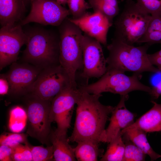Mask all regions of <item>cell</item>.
I'll list each match as a JSON object with an SVG mask.
<instances>
[{"label": "cell", "mask_w": 161, "mask_h": 161, "mask_svg": "<svg viewBox=\"0 0 161 161\" xmlns=\"http://www.w3.org/2000/svg\"><path fill=\"white\" fill-rule=\"evenodd\" d=\"M101 96L78 88L75 121L69 141L105 143V125L114 107L102 104L99 100Z\"/></svg>", "instance_id": "cell-1"}, {"label": "cell", "mask_w": 161, "mask_h": 161, "mask_svg": "<svg viewBox=\"0 0 161 161\" xmlns=\"http://www.w3.org/2000/svg\"><path fill=\"white\" fill-rule=\"evenodd\" d=\"M24 30L27 41L21 62L41 69L60 64L59 32L40 27H30Z\"/></svg>", "instance_id": "cell-2"}, {"label": "cell", "mask_w": 161, "mask_h": 161, "mask_svg": "<svg viewBox=\"0 0 161 161\" xmlns=\"http://www.w3.org/2000/svg\"><path fill=\"white\" fill-rule=\"evenodd\" d=\"M150 46L145 43L142 46L135 47L113 37L111 43L106 46L109 52L106 59L107 69L139 74L145 72H160L148 59L147 51Z\"/></svg>", "instance_id": "cell-3"}, {"label": "cell", "mask_w": 161, "mask_h": 161, "mask_svg": "<svg viewBox=\"0 0 161 161\" xmlns=\"http://www.w3.org/2000/svg\"><path fill=\"white\" fill-rule=\"evenodd\" d=\"M59 27L60 64L69 75L72 84L77 87L76 73L83 67L82 31L68 17Z\"/></svg>", "instance_id": "cell-4"}, {"label": "cell", "mask_w": 161, "mask_h": 161, "mask_svg": "<svg viewBox=\"0 0 161 161\" xmlns=\"http://www.w3.org/2000/svg\"><path fill=\"white\" fill-rule=\"evenodd\" d=\"M141 74L134 73L131 76L124 72L112 69H107L105 73L96 82L90 84H82L78 88L89 93L100 95L105 92L126 95L135 90L145 92L149 93L151 88L141 83Z\"/></svg>", "instance_id": "cell-5"}, {"label": "cell", "mask_w": 161, "mask_h": 161, "mask_svg": "<svg viewBox=\"0 0 161 161\" xmlns=\"http://www.w3.org/2000/svg\"><path fill=\"white\" fill-rule=\"evenodd\" d=\"M151 15L132 0H127L123 10L114 23V37L133 45L145 32Z\"/></svg>", "instance_id": "cell-6"}, {"label": "cell", "mask_w": 161, "mask_h": 161, "mask_svg": "<svg viewBox=\"0 0 161 161\" xmlns=\"http://www.w3.org/2000/svg\"><path fill=\"white\" fill-rule=\"evenodd\" d=\"M22 97L27 116V134L43 144L50 145L51 101L43 100L31 93Z\"/></svg>", "instance_id": "cell-7"}, {"label": "cell", "mask_w": 161, "mask_h": 161, "mask_svg": "<svg viewBox=\"0 0 161 161\" xmlns=\"http://www.w3.org/2000/svg\"><path fill=\"white\" fill-rule=\"evenodd\" d=\"M71 85L73 86L69 75L59 64L42 69L30 93L43 100L52 101L57 95Z\"/></svg>", "instance_id": "cell-8"}, {"label": "cell", "mask_w": 161, "mask_h": 161, "mask_svg": "<svg viewBox=\"0 0 161 161\" xmlns=\"http://www.w3.org/2000/svg\"><path fill=\"white\" fill-rule=\"evenodd\" d=\"M31 3L29 14L19 23L22 26L35 22L59 26L70 14L69 10L55 0H35Z\"/></svg>", "instance_id": "cell-9"}, {"label": "cell", "mask_w": 161, "mask_h": 161, "mask_svg": "<svg viewBox=\"0 0 161 161\" xmlns=\"http://www.w3.org/2000/svg\"><path fill=\"white\" fill-rule=\"evenodd\" d=\"M19 23L0 30V69L16 62L21 47L26 44L27 35Z\"/></svg>", "instance_id": "cell-10"}, {"label": "cell", "mask_w": 161, "mask_h": 161, "mask_svg": "<svg viewBox=\"0 0 161 161\" xmlns=\"http://www.w3.org/2000/svg\"><path fill=\"white\" fill-rule=\"evenodd\" d=\"M78 87L71 85L65 89L52 100L50 119L57 125L55 131L58 132L67 134L70 126L72 110L76 104Z\"/></svg>", "instance_id": "cell-11"}, {"label": "cell", "mask_w": 161, "mask_h": 161, "mask_svg": "<svg viewBox=\"0 0 161 161\" xmlns=\"http://www.w3.org/2000/svg\"><path fill=\"white\" fill-rule=\"evenodd\" d=\"M101 44L86 34L83 35L81 45L83 67L80 76L87 83L90 78L101 77L106 71V59Z\"/></svg>", "instance_id": "cell-12"}, {"label": "cell", "mask_w": 161, "mask_h": 161, "mask_svg": "<svg viewBox=\"0 0 161 161\" xmlns=\"http://www.w3.org/2000/svg\"><path fill=\"white\" fill-rule=\"evenodd\" d=\"M42 69L26 62H16L12 64L7 72L1 74L9 83L8 94L18 97L30 93Z\"/></svg>", "instance_id": "cell-13"}, {"label": "cell", "mask_w": 161, "mask_h": 161, "mask_svg": "<svg viewBox=\"0 0 161 161\" xmlns=\"http://www.w3.org/2000/svg\"><path fill=\"white\" fill-rule=\"evenodd\" d=\"M69 18L85 34L107 46V33L113 23L101 12L94 11L91 13L86 12L79 18Z\"/></svg>", "instance_id": "cell-14"}, {"label": "cell", "mask_w": 161, "mask_h": 161, "mask_svg": "<svg viewBox=\"0 0 161 161\" xmlns=\"http://www.w3.org/2000/svg\"><path fill=\"white\" fill-rule=\"evenodd\" d=\"M129 98L128 95L121 96L117 105L114 107L110 122L105 131V143H109L121 131L134 122L135 114L126 108L125 102Z\"/></svg>", "instance_id": "cell-15"}, {"label": "cell", "mask_w": 161, "mask_h": 161, "mask_svg": "<svg viewBox=\"0 0 161 161\" xmlns=\"http://www.w3.org/2000/svg\"><path fill=\"white\" fill-rule=\"evenodd\" d=\"M26 4L23 0H0L1 27L19 23L25 18Z\"/></svg>", "instance_id": "cell-16"}, {"label": "cell", "mask_w": 161, "mask_h": 161, "mask_svg": "<svg viewBox=\"0 0 161 161\" xmlns=\"http://www.w3.org/2000/svg\"><path fill=\"white\" fill-rule=\"evenodd\" d=\"M151 102L153 106L151 109L124 129L136 128L146 133L161 131V104Z\"/></svg>", "instance_id": "cell-17"}, {"label": "cell", "mask_w": 161, "mask_h": 161, "mask_svg": "<svg viewBox=\"0 0 161 161\" xmlns=\"http://www.w3.org/2000/svg\"><path fill=\"white\" fill-rule=\"evenodd\" d=\"M66 134L59 133L55 130L51 132L50 140L53 146L54 161L76 160L73 148L69 144Z\"/></svg>", "instance_id": "cell-18"}, {"label": "cell", "mask_w": 161, "mask_h": 161, "mask_svg": "<svg viewBox=\"0 0 161 161\" xmlns=\"http://www.w3.org/2000/svg\"><path fill=\"white\" fill-rule=\"evenodd\" d=\"M121 133L128 140L140 148L146 155L149 156L151 161H154L161 157V155L156 152L151 147L148 142L146 135V133L136 128L124 129Z\"/></svg>", "instance_id": "cell-19"}, {"label": "cell", "mask_w": 161, "mask_h": 161, "mask_svg": "<svg viewBox=\"0 0 161 161\" xmlns=\"http://www.w3.org/2000/svg\"><path fill=\"white\" fill-rule=\"evenodd\" d=\"M147 29L137 43L161 44V12L151 15Z\"/></svg>", "instance_id": "cell-20"}, {"label": "cell", "mask_w": 161, "mask_h": 161, "mask_svg": "<svg viewBox=\"0 0 161 161\" xmlns=\"http://www.w3.org/2000/svg\"><path fill=\"white\" fill-rule=\"evenodd\" d=\"M73 148L76 160L79 161H96L99 154L98 144L88 141L77 143Z\"/></svg>", "instance_id": "cell-21"}, {"label": "cell", "mask_w": 161, "mask_h": 161, "mask_svg": "<svg viewBox=\"0 0 161 161\" xmlns=\"http://www.w3.org/2000/svg\"><path fill=\"white\" fill-rule=\"evenodd\" d=\"M120 132L109 143L105 153L100 160L101 161H123L125 144Z\"/></svg>", "instance_id": "cell-22"}, {"label": "cell", "mask_w": 161, "mask_h": 161, "mask_svg": "<svg viewBox=\"0 0 161 161\" xmlns=\"http://www.w3.org/2000/svg\"><path fill=\"white\" fill-rule=\"evenodd\" d=\"M94 11H99L113 23V19L119 12L118 0H88Z\"/></svg>", "instance_id": "cell-23"}, {"label": "cell", "mask_w": 161, "mask_h": 161, "mask_svg": "<svg viewBox=\"0 0 161 161\" xmlns=\"http://www.w3.org/2000/svg\"><path fill=\"white\" fill-rule=\"evenodd\" d=\"M27 120V116L25 109L19 106L14 107L10 112L9 128L13 132L21 131L25 126Z\"/></svg>", "instance_id": "cell-24"}, {"label": "cell", "mask_w": 161, "mask_h": 161, "mask_svg": "<svg viewBox=\"0 0 161 161\" xmlns=\"http://www.w3.org/2000/svg\"><path fill=\"white\" fill-rule=\"evenodd\" d=\"M32 156V161L54 160L52 145L44 147L43 146H33L29 144Z\"/></svg>", "instance_id": "cell-25"}, {"label": "cell", "mask_w": 161, "mask_h": 161, "mask_svg": "<svg viewBox=\"0 0 161 161\" xmlns=\"http://www.w3.org/2000/svg\"><path fill=\"white\" fill-rule=\"evenodd\" d=\"M125 143V147L123 161H145L146 154L131 141Z\"/></svg>", "instance_id": "cell-26"}, {"label": "cell", "mask_w": 161, "mask_h": 161, "mask_svg": "<svg viewBox=\"0 0 161 161\" xmlns=\"http://www.w3.org/2000/svg\"><path fill=\"white\" fill-rule=\"evenodd\" d=\"M67 4L72 18L74 19L81 17L86 13L87 10L91 8L85 0H68Z\"/></svg>", "instance_id": "cell-27"}, {"label": "cell", "mask_w": 161, "mask_h": 161, "mask_svg": "<svg viewBox=\"0 0 161 161\" xmlns=\"http://www.w3.org/2000/svg\"><path fill=\"white\" fill-rule=\"evenodd\" d=\"M27 134L18 133H5L0 136V145H5L13 147L18 144L28 143Z\"/></svg>", "instance_id": "cell-28"}, {"label": "cell", "mask_w": 161, "mask_h": 161, "mask_svg": "<svg viewBox=\"0 0 161 161\" xmlns=\"http://www.w3.org/2000/svg\"><path fill=\"white\" fill-rule=\"evenodd\" d=\"M28 142L22 145L20 143L12 148V161H31L32 156Z\"/></svg>", "instance_id": "cell-29"}, {"label": "cell", "mask_w": 161, "mask_h": 161, "mask_svg": "<svg viewBox=\"0 0 161 161\" xmlns=\"http://www.w3.org/2000/svg\"><path fill=\"white\" fill-rule=\"evenodd\" d=\"M137 4L151 15L161 12V0H136Z\"/></svg>", "instance_id": "cell-30"}, {"label": "cell", "mask_w": 161, "mask_h": 161, "mask_svg": "<svg viewBox=\"0 0 161 161\" xmlns=\"http://www.w3.org/2000/svg\"><path fill=\"white\" fill-rule=\"evenodd\" d=\"M12 148L5 145L0 146V161H12Z\"/></svg>", "instance_id": "cell-31"}, {"label": "cell", "mask_w": 161, "mask_h": 161, "mask_svg": "<svg viewBox=\"0 0 161 161\" xmlns=\"http://www.w3.org/2000/svg\"><path fill=\"white\" fill-rule=\"evenodd\" d=\"M148 57L151 63L161 72V49L153 54H148Z\"/></svg>", "instance_id": "cell-32"}, {"label": "cell", "mask_w": 161, "mask_h": 161, "mask_svg": "<svg viewBox=\"0 0 161 161\" xmlns=\"http://www.w3.org/2000/svg\"><path fill=\"white\" fill-rule=\"evenodd\" d=\"M9 89V84L7 80L1 74L0 78V95H4L8 94Z\"/></svg>", "instance_id": "cell-33"}, {"label": "cell", "mask_w": 161, "mask_h": 161, "mask_svg": "<svg viewBox=\"0 0 161 161\" xmlns=\"http://www.w3.org/2000/svg\"><path fill=\"white\" fill-rule=\"evenodd\" d=\"M149 94L152 97L157 99L161 95V80L156 85L151 88Z\"/></svg>", "instance_id": "cell-34"}, {"label": "cell", "mask_w": 161, "mask_h": 161, "mask_svg": "<svg viewBox=\"0 0 161 161\" xmlns=\"http://www.w3.org/2000/svg\"><path fill=\"white\" fill-rule=\"evenodd\" d=\"M57 2L63 5H65L67 4L68 0H55Z\"/></svg>", "instance_id": "cell-35"}, {"label": "cell", "mask_w": 161, "mask_h": 161, "mask_svg": "<svg viewBox=\"0 0 161 161\" xmlns=\"http://www.w3.org/2000/svg\"><path fill=\"white\" fill-rule=\"evenodd\" d=\"M25 4L28 2H30L31 3L33 1L35 0H23Z\"/></svg>", "instance_id": "cell-36"}, {"label": "cell", "mask_w": 161, "mask_h": 161, "mask_svg": "<svg viewBox=\"0 0 161 161\" xmlns=\"http://www.w3.org/2000/svg\"><path fill=\"white\" fill-rule=\"evenodd\" d=\"M124 0H121V1H123Z\"/></svg>", "instance_id": "cell-37"}]
</instances>
